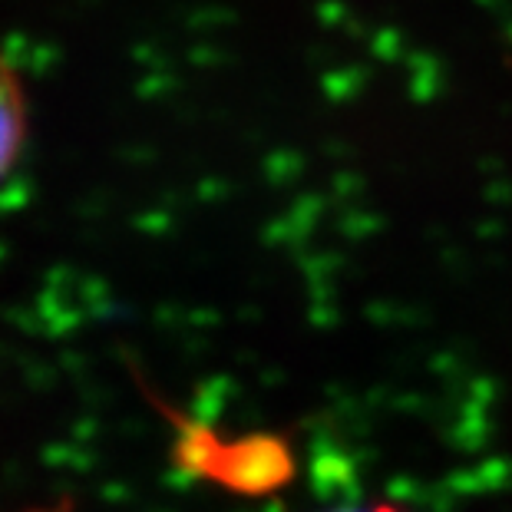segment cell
Instances as JSON below:
<instances>
[{
	"instance_id": "1",
	"label": "cell",
	"mask_w": 512,
	"mask_h": 512,
	"mask_svg": "<svg viewBox=\"0 0 512 512\" xmlns=\"http://www.w3.org/2000/svg\"><path fill=\"white\" fill-rule=\"evenodd\" d=\"M166 413L176 427L172 460L179 473L215 483L235 496H271L291 483L298 463L288 440L278 433L225 437L202 420H189L172 410Z\"/></svg>"
},
{
	"instance_id": "2",
	"label": "cell",
	"mask_w": 512,
	"mask_h": 512,
	"mask_svg": "<svg viewBox=\"0 0 512 512\" xmlns=\"http://www.w3.org/2000/svg\"><path fill=\"white\" fill-rule=\"evenodd\" d=\"M30 136V103L17 67L0 50V185H4L24 159Z\"/></svg>"
},
{
	"instance_id": "3",
	"label": "cell",
	"mask_w": 512,
	"mask_h": 512,
	"mask_svg": "<svg viewBox=\"0 0 512 512\" xmlns=\"http://www.w3.org/2000/svg\"><path fill=\"white\" fill-rule=\"evenodd\" d=\"M328 512H400V509L394 503H367V506H341Z\"/></svg>"
}]
</instances>
